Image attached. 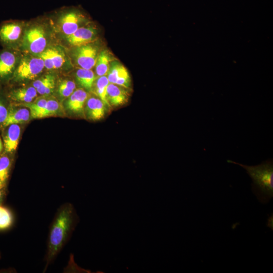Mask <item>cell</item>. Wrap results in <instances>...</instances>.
<instances>
[{"instance_id": "6da1fadb", "label": "cell", "mask_w": 273, "mask_h": 273, "mask_svg": "<svg viewBox=\"0 0 273 273\" xmlns=\"http://www.w3.org/2000/svg\"><path fill=\"white\" fill-rule=\"evenodd\" d=\"M79 221L73 205L66 202L57 210L50 226L44 271L60 253Z\"/></svg>"}, {"instance_id": "7a4b0ae2", "label": "cell", "mask_w": 273, "mask_h": 273, "mask_svg": "<svg viewBox=\"0 0 273 273\" xmlns=\"http://www.w3.org/2000/svg\"><path fill=\"white\" fill-rule=\"evenodd\" d=\"M228 163L244 168L252 180V190L260 202L267 203L273 197V161L268 159L257 165L249 166L228 160Z\"/></svg>"}, {"instance_id": "3957f363", "label": "cell", "mask_w": 273, "mask_h": 273, "mask_svg": "<svg viewBox=\"0 0 273 273\" xmlns=\"http://www.w3.org/2000/svg\"><path fill=\"white\" fill-rule=\"evenodd\" d=\"M44 68L43 62L39 57L26 56L18 64L13 74V79L17 82L34 80Z\"/></svg>"}, {"instance_id": "277c9868", "label": "cell", "mask_w": 273, "mask_h": 273, "mask_svg": "<svg viewBox=\"0 0 273 273\" xmlns=\"http://www.w3.org/2000/svg\"><path fill=\"white\" fill-rule=\"evenodd\" d=\"M23 47L30 53L38 55L44 51L47 46V38L44 29L40 26H33L25 33Z\"/></svg>"}, {"instance_id": "5b68a950", "label": "cell", "mask_w": 273, "mask_h": 273, "mask_svg": "<svg viewBox=\"0 0 273 273\" xmlns=\"http://www.w3.org/2000/svg\"><path fill=\"white\" fill-rule=\"evenodd\" d=\"M88 96V93L84 89H76L64 101L63 106L65 113L73 116L84 118V106Z\"/></svg>"}, {"instance_id": "8992f818", "label": "cell", "mask_w": 273, "mask_h": 273, "mask_svg": "<svg viewBox=\"0 0 273 273\" xmlns=\"http://www.w3.org/2000/svg\"><path fill=\"white\" fill-rule=\"evenodd\" d=\"M85 22V18L82 14L76 11H70L62 14L58 22L60 31L67 36L83 26Z\"/></svg>"}, {"instance_id": "52a82bcc", "label": "cell", "mask_w": 273, "mask_h": 273, "mask_svg": "<svg viewBox=\"0 0 273 273\" xmlns=\"http://www.w3.org/2000/svg\"><path fill=\"white\" fill-rule=\"evenodd\" d=\"M96 46L90 43L76 47L74 58L80 68L92 69L95 66L98 56Z\"/></svg>"}, {"instance_id": "ba28073f", "label": "cell", "mask_w": 273, "mask_h": 273, "mask_svg": "<svg viewBox=\"0 0 273 273\" xmlns=\"http://www.w3.org/2000/svg\"><path fill=\"white\" fill-rule=\"evenodd\" d=\"M109 108L100 98L96 96H88L84 109V118L91 121H98L103 119Z\"/></svg>"}, {"instance_id": "9c48e42d", "label": "cell", "mask_w": 273, "mask_h": 273, "mask_svg": "<svg viewBox=\"0 0 273 273\" xmlns=\"http://www.w3.org/2000/svg\"><path fill=\"white\" fill-rule=\"evenodd\" d=\"M37 56L42 60L44 68L49 70L61 68L66 61L65 54L59 48H48Z\"/></svg>"}, {"instance_id": "30bf717a", "label": "cell", "mask_w": 273, "mask_h": 273, "mask_svg": "<svg viewBox=\"0 0 273 273\" xmlns=\"http://www.w3.org/2000/svg\"><path fill=\"white\" fill-rule=\"evenodd\" d=\"M97 30L93 26H82L72 34L66 36L67 42L74 47L90 43L96 38Z\"/></svg>"}, {"instance_id": "8fae6325", "label": "cell", "mask_w": 273, "mask_h": 273, "mask_svg": "<svg viewBox=\"0 0 273 273\" xmlns=\"http://www.w3.org/2000/svg\"><path fill=\"white\" fill-rule=\"evenodd\" d=\"M4 128L3 145L5 152L11 154L16 151L18 147L21 134V127L19 124H12Z\"/></svg>"}, {"instance_id": "7c38bea8", "label": "cell", "mask_w": 273, "mask_h": 273, "mask_svg": "<svg viewBox=\"0 0 273 273\" xmlns=\"http://www.w3.org/2000/svg\"><path fill=\"white\" fill-rule=\"evenodd\" d=\"M127 89L114 83L109 84L107 91V101L110 108L119 107L127 102L129 93Z\"/></svg>"}, {"instance_id": "4fadbf2b", "label": "cell", "mask_w": 273, "mask_h": 273, "mask_svg": "<svg viewBox=\"0 0 273 273\" xmlns=\"http://www.w3.org/2000/svg\"><path fill=\"white\" fill-rule=\"evenodd\" d=\"M18 65L16 55L6 50L0 53V79H5L13 74Z\"/></svg>"}, {"instance_id": "5bb4252c", "label": "cell", "mask_w": 273, "mask_h": 273, "mask_svg": "<svg viewBox=\"0 0 273 273\" xmlns=\"http://www.w3.org/2000/svg\"><path fill=\"white\" fill-rule=\"evenodd\" d=\"M32 86L40 95L50 96L56 88V77L53 74L47 73L35 80Z\"/></svg>"}, {"instance_id": "9a60e30c", "label": "cell", "mask_w": 273, "mask_h": 273, "mask_svg": "<svg viewBox=\"0 0 273 273\" xmlns=\"http://www.w3.org/2000/svg\"><path fill=\"white\" fill-rule=\"evenodd\" d=\"M22 33V26L16 22H8L0 27V40L6 44L17 41Z\"/></svg>"}, {"instance_id": "2e32d148", "label": "cell", "mask_w": 273, "mask_h": 273, "mask_svg": "<svg viewBox=\"0 0 273 273\" xmlns=\"http://www.w3.org/2000/svg\"><path fill=\"white\" fill-rule=\"evenodd\" d=\"M31 117L29 109L26 107L14 108L8 109L7 116L3 123L5 127L12 124H24L28 122Z\"/></svg>"}, {"instance_id": "e0dca14e", "label": "cell", "mask_w": 273, "mask_h": 273, "mask_svg": "<svg viewBox=\"0 0 273 273\" xmlns=\"http://www.w3.org/2000/svg\"><path fill=\"white\" fill-rule=\"evenodd\" d=\"M37 96V93L33 86L20 87L12 90L9 97L20 105L33 101Z\"/></svg>"}, {"instance_id": "ac0fdd59", "label": "cell", "mask_w": 273, "mask_h": 273, "mask_svg": "<svg viewBox=\"0 0 273 273\" xmlns=\"http://www.w3.org/2000/svg\"><path fill=\"white\" fill-rule=\"evenodd\" d=\"M97 76L91 69L79 68L75 73L78 84L86 91H92L94 82Z\"/></svg>"}, {"instance_id": "d6986e66", "label": "cell", "mask_w": 273, "mask_h": 273, "mask_svg": "<svg viewBox=\"0 0 273 273\" xmlns=\"http://www.w3.org/2000/svg\"><path fill=\"white\" fill-rule=\"evenodd\" d=\"M48 97V96H42L40 97L36 98L31 103L21 105L27 107L29 109L32 118H43Z\"/></svg>"}, {"instance_id": "ffe728a7", "label": "cell", "mask_w": 273, "mask_h": 273, "mask_svg": "<svg viewBox=\"0 0 273 273\" xmlns=\"http://www.w3.org/2000/svg\"><path fill=\"white\" fill-rule=\"evenodd\" d=\"M112 61V57L108 51L104 50L99 54L95 66L97 77L107 75Z\"/></svg>"}, {"instance_id": "44dd1931", "label": "cell", "mask_w": 273, "mask_h": 273, "mask_svg": "<svg viewBox=\"0 0 273 273\" xmlns=\"http://www.w3.org/2000/svg\"><path fill=\"white\" fill-rule=\"evenodd\" d=\"M12 165V159L8 153L0 156V189H6Z\"/></svg>"}, {"instance_id": "7402d4cb", "label": "cell", "mask_w": 273, "mask_h": 273, "mask_svg": "<svg viewBox=\"0 0 273 273\" xmlns=\"http://www.w3.org/2000/svg\"><path fill=\"white\" fill-rule=\"evenodd\" d=\"M109 83L107 76L97 77L94 82L92 91H94L95 95L110 108L107 101V91Z\"/></svg>"}, {"instance_id": "603a6c76", "label": "cell", "mask_w": 273, "mask_h": 273, "mask_svg": "<svg viewBox=\"0 0 273 273\" xmlns=\"http://www.w3.org/2000/svg\"><path fill=\"white\" fill-rule=\"evenodd\" d=\"M66 113L63 106L58 99L53 97H48L43 118L51 116H64Z\"/></svg>"}, {"instance_id": "cb8c5ba5", "label": "cell", "mask_w": 273, "mask_h": 273, "mask_svg": "<svg viewBox=\"0 0 273 273\" xmlns=\"http://www.w3.org/2000/svg\"><path fill=\"white\" fill-rule=\"evenodd\" d=\"M56 88L58 95L60 99L63 101L69 97L76 89V84L72 80L65 79L59 82Z\"/></svg>"}, {"instance_id": "d4e9b609", "label": "cell", "mask_w": 273, "mask_h": 273, "mask_svg": "<svg viewBox=\"0 0 273 273\" xmlns=\"http://www.w3.org/2000/svg\"><path fill=\"white\" fill-rule=\"evenodd\" d=\"M14 216L7 207L0 205V231L6 230L13 225Z\"/></svg>"}, {"instance_id": "484cf974", "label": "cell", "mask_w": 273, "mask_h": 273, "mask_svg": "<svg viewBox=\"0 0 273 273\" xmlns=\"http://www.w3.org/2000/svg\"><path fill=\"white\" fill-rule=\"evenodd\" d=\"M126 68L117 61H112L110 63L107 78L110 83L115 84Z\"/></svg>"}, {"instance_id": "4316f807", "label": "cell", "mask_w": 273, "mask_h": 273, "mask_svg": "<svg viewBox=\"0 0 273 273\" xmlns=\"http://www.w3.org/2000/svg\"><path fill=\"white\" fill-rule=\"evenodd\" d=\"M8 109L6 103L0 97V127H3V123L8 115Z\"/></svg>"}, {"instance_id": "83f0119b", "label": "cell", "mask_w": 273, "mask_h": 273, "mask_svg": "<svg viewBox=\"0 0 273 273\" xmlns=\"http://www.w3.org/2000/svg\"><path fill=\"white\" fill-rule=\"evenodd\" d=\"M6 195V189H0V205H2Z\"/></svg>"}, {"instance_id": "f1b7e54d", "label": "cell", "mask_w": 273, "mask_h": 273, "mask_svg": "<svg viewBox=\"0 0 273 273\" xmlns=\"http://www.w3.org/2000/svg\"><path fill=\"white\" fill-rule=\"evenodd\" d=\"M3 148H4L3 143L2 142L1 138H0V154L2 152L3 149Z\"/></svg>"}, {"instance_id": "f546056e", "label": "cell", "mask_w": 273, "mask_h": 273, "mask_svg": "<svg viewBox=\"0 0 273 273\" xmlns=\"http://www.w3.org/2000/svg\"><path fill=\"white\" fill-rule=\"evenodd\" d=\"M0 258H1V254H0Z\"/></svg>"}]
</instances>
